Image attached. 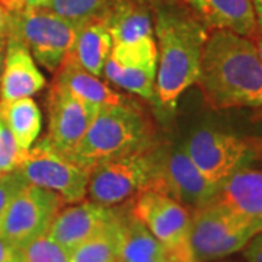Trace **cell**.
Instances as JSON below:
<instances>
[{
	"mask_svg": "<svg viewBox=\"0 0 262 262\" xmlns=\"http://www.w3.org/2000/svg\"><path fill=\"white\" fill-rule=\"evenodd\" d=\"M50 0H0V3L5 6V9L9 10L10 13L24 12L29 9H39L47 8Z\"/></svg>",
	"mask_w": 262,
	"mask_h": 262,
	"instance_id": "4316f807",
	"label": "cell"
},
{
	"mask_svg": "<svg viewBox=\"0 0 262 262\" xmlns=\"http://www.w3.org/2000/svg\"><path fill=\"white\" fill-rule=\"evenodd\" d=\"M207 28L230 31L246 38L259 34L251 0H179Z\"/></svg>",
	"mask_w": 262,
	"mask_h": 262,
	"instance_id": "9a60e30c",
	"label": "cell"
},
{
	"mask_svg": "<svg viewBox=\"0 0 262 262\" xmlns=\"http://www.w3.org/2000/svg\"><path fill=\"white\" fill-rule=\"evenodd\" d=\"M253 42H255V47H256V51H258V56L261 58L262 61V34H258L256 37L252 39Z\"/></svg>",
	"mask_w": 262,
	"mask_h": 262,
	"instance_id": "836d02e7",
	"label": "cell"
},
{
	"mask_svg": "<svg viewBox=\"0 0 262 262\" xmlns=\"http://www.w3.org/2000/svg\"><path fill=\"white\" fill-rule=\"evenodd\" d=\"M253 120H255V121L262 122V106H259V108H258V111H256V114L253 115Z\"/></svg>",
	"mask_w": 262,
	"mask_h": 262,
	"instance_id": "e575fe53",
	"label": "cell"
},
{
	"mask_svg": "<svg viewBox=\"0 0 262 262\" xmlns=\"http://www.w3.org/2000/svg\"><path fill=\"white\" fill-rule=\"evenodd\" d=\"M0 120L22 150H29L41 133L42 115L32 98L0 101Z\"/></svg>",
	"mask_w": 262,
	"mask_h": 262,
	"instance_id": "ffe728a7",
	"label": "cell"
},
{
	"mask_svg": "<svg viewBox=\"0 0 262 262\" xmlns=\"http://www.w3.org/2000/svg\"><path fill=\"white\" fill-rule=\"evenodd\" d=\"M195 84L215 111L262 106V61L255 42L230 31L208 34Z\"/></svg>",
	"mask_w": 262,
	"mask_h": 262,
	"instance_id": "6da1fadb",
	"label": "cell"
},
{
	"mask_svg": "<svg viewBox=\"0 0 262 262\" xmlns=\"http://www.w3.org/2000/svg\"><path fill=\"white\" fill-rule=\"evenodd\" d=\"M79 28L47 8L10 13L9 37L19 39L34 60L53 73L70 54Z\"/></svg>",
	"mask_w": 262,
	"mask_h": 262,
	"instance_id": "8992f818",
	"label": "cell"
},
{
	"mask_svg": "<svg viewBox=\"0 0 262 262\" xmlns=\"http://www.w3.org/2000/svg\"><path fill=\"white\" fill-rule=\"evenodd\" d=\"M122 207L99 233L70 251V262H120L122 249Z\"/></svg>",
	"mask_w": 262,
	"mask_h": 262,
	"instance_id": "44dd1931",
	"label": "cell"
},
{
	"mask_svg": "<svg viewBox=\"0 0 262 262\" xmlns=\"http://www.w3.org/2000/svg\"><path fill=\"white\" fill-rule=\"evenodd\" d=\"M150 121L128 101L101 106L83 139L69 159L91 172L105 160L118 158L155 144Z\"/></svg>",
	"mask_w": 262,
	"mask_h": 262,
	"instance_id": "3957f363",
	"label": "cell"
},
{
	"mask_svg": "<svg viewBox=\"0 0 262 262\" xmlns=\"http://www.w3.org/2000/svg\"><path fill=\"white\" fill-rule=\"evenodd\" d=\"M44 86L46 77L38 70L28 48L16 38H8L0 80V101L32 98Z\"/></svg>",
	"mask_w": 262,
	"mask_h": 262,
	"instance_id": "5bb4252c",
	"label": "cell"
},
{
	"mask_svg": "<svg viewBox=\"0 0 262 262\" xmlns=\"http://www.w3.org/2000/svg\"><path fill=\"white\" fill-rule=\"evenodd\" d=\"M159 143L99 163L91 170L88 194L106 207H117L143 191H150L158 170Z\"/></svg>",
	"mask_w": 262,
	"mask_h": 262,
	"instance_id": "5b68a950",
	"label": "cell"
},
{
	"mask_svg": "<svg viewBox=\"0 0 262 262\" xmlns=\"http://www.w3.org/2000/svg\"><path fill=\"white\" fill-rule=\"evenodd\" d=\"M27 153L28 150L19 147L9 128L0 120V175L19 169Z\"/></svg>",
	"mask_w": 262,
	"mask_h": 262,
	"instance_id": "d4e9b609",
	"label": "cell"
},
{
	"mask_svg": "<svg viewBox=\"0 0 262 262\" xmlns=\"http://www.w3.org/2000/svg\"><path fill=\"white\" fill-rule=\"evenodd\" d=\"M48 133L46 139L61 155L70 156L86 134L101 106L72 94L54 80L48 94Z\"/></svg>",
	"mask_w": 262,
	"mask_h": 262,
	"instance_id": "7c38bea8",
	"label": "cell"
},
{
	"mask_svg": "<svg viewBox=\"0 0 262 262\" xmlns=\"http://www.w3.org/2000/svg\"><path fill=\"white\" fill-rule=\"evenodd\" d=\"M252 2L253 13H255V19H256V27L259 34H262V0H251Z\"/></svg>",
	"mask_w": 262,
	"mask_h": 262,
	"instance_id": "1f68e13d",
	"label": "cell"
},
{
	"mask_svg": "<svg viewBox=\"0 0 262 262\" xmlns=\"http://www.w3.org/2000/svg\"><path fill=\"white\" fill-rule=\"evenodd\" d=\"M102 22L113 38V46L155 37L153 10L130 0H114Z\"/></svg>",
	"mask_w": 262,
	"mask_h": 262,
	"instance_id": "e0dca14e",
	"label": "cell"
},
{
	"mask_svg": "<svg viewBox=\"0 0 262 262\" xmlns=\"http://www.w3.org/2000/svg\"><path fill=\"white\" fill-rule=\"evenodd\" d=\"M10 32V12L0 3V41H6Z\"/></svg>",
	"mask_w": 262,
	"mask_h": 262,
	"instance_id": "f546056e",
	"label": "cell"
},
{
	"mask_svg": "<svg viewBox=\"0 0 262 262\" xmlns=\"http://www.w3.org/2000/svg\"><path fill=\"white\" fill-rule=\"evenodd\" d=\"M19 170L29 184L56 192L69 204L83 201L88 194L91 172L57 151L46 137L28 150Z\"/></svg>",
	"mask_w": 262,
	"mask_h": 262,
	"instance_id": "ba28073f",
	"label": "cell"
},
{
	"mask_svg": "<svg viewBox=\"0 0 262 262\" xmlns=\"http://www.w3.org/2000/svg\"><path fill=\"white\" fill-rule=\"evenodd\" d=\"M114 0H50L47 9L82 27L88 22L103 20Z\"/></svg>",
	"mask_w": 262,
	"mask_h": 262,
	"instance_id": "603a6c76",
	"label": "cell"
},
{
	"mask_svg": "<svg viewBox=\"0 0 262 262\" xmlns=\"http://www.w3.org/2000/svg\"><path fill=\"white\" fill-rule=\"evenodd\" d=\"M0 262H19V251L0 236Z\"/></svg>",
	"mask_w": 262,
	"mask_h": 262,
	"instance_id": "f1b7e54d",
	"label": "cell"
},
{
	"mask_svg": "<svg viewBox=\"0 0 262 262\" xmlns=\"http://www.w3.org/2000/svg\"><path fill=\"white\" fill-rule=\"evenodd\" d=\"M63 200L56 192L29 184L8 208L0 227V236L15 248H22L48 233Z\"/></svg>",
	"mask_w": 262,
	"mask_h": 262,
	"instance_id": "8fae6325",
	"label": "cell"
},
{
	"mask_svg": "<svg viewBox=\"0 0 262 262\" xmlns=\"http://www.w3.org/2000/svg\"><path fill=\"white\" fill-rule=\"evenodd\" d=\"M27 185L29 182L19 169L0 175V227L12 201Z\"/></svg>",
	"mask_w": 262,
	"mask_h": 262,
	"instance_id": "484cf974",
	"label": "cell"
},
{
	"mask_svg": "<svg viewBox=\"0 0 262 262\" xmlns=\"http://www.w3.org/2000/svg\"><path fill=\"white\" fill-rule=\"evenodd\" d=\"M19 262H70V251L48 234L19 248Z\"/></svg>",
	"mask_w": 262,
	"mask_h": 262,
	"instance_id": "cb8c5ba5",
	"label": "cell"
},
{
	"mask_svg": "<svg viewBox=\"0 0 262 262\" xmlns=\"http://www.w3.org/2000/svg\"><path fill=\"white\" fill-rule=\"evenodd\" d=\"M158 46L156 99L173 110L182 94L196 83L208 28L181 2L153 9Z\"/></svg>",
	"mask_w": 262,
	"mask_h": 262,
	"instance_id": "7a4b0ae2",
	"label": "cell"
},
{
	"mask_svg": "<svg viewBox=\"0 0 262 262\" xmlns=\"http://www.w3.org/2000/svg\"><path fill=\"white\" fill-rule=\"evenodd\" d=\"M156 75H158V70L121 67V66L115 64L110 58L103 69V76L111 83L150 102L158 101L156 99Z\"/></svg>",
	"mask_w": 262,
	"mask_h": 262,
	"instance_id": "7402d4cb",
	"label": "cell"
},
{
	"mask_svg": "<svg viewBox=\"0 0 262 262\" xmlns=\"http://www.w3.org/2000/svg\"><path fill=\"white\" fill-rule=\"evenodd\" d=\"M54 80L63 84L80 99L94 103L96 106L117 105L125 101L124 96L117 94L106 83H103L98 76L89 73L70 54L66 57L64 61L58 67Z\"/></svg>",
	"mask_w": 262,
	"mask_h": 262,
	"instance_id": "ac0fdd59",
	"label": "cell"
},
{
	"mask_svg": "<svg viewBox=\"0 0 262 262\" xmlns=\"http://www.w3.org/2000/svg\"><path fill=\"white\" fill-rule=\"evenodd\" d=\"M118 214V207H106L95 201H80L60 210L48 236L66 249L73 251L79 245L99 233Z\"/></svg>",
	"mask_w": 262,
	"mask_h": 262,
	"instance_id": "4fadbf2b",
	"label": "cell"
},
{
	"mask_svg": "<svg viewBox=\"0 0 262 262\" xmlns=\"http://www.w3.org/2000/svg\"><path fill=\"white\" fill-rule=\"evenodd\" d=\"M182 147L203 177L215 187L251 163L246 139L210 127L194 131Z\"/></svg>",
	"mask_w": 262,
	"mask_h": 262,
	"instance_id": "30bf717a",
	"label": "cell"
},
{
	"mask_svg": "<svg viewBox=\"0 0 262 262\" xmlns=\"http://www.w3.org/2000/svg\"><path fill=\"white\" fill-rule=\"evenodd\" d=\"M259 232L262 219L237 213L219 203L191 211L189 245L196 262L215 261L237 252Z\"/></svg>",
	"mask_w": 262,
	"mask_h": 262,
	"instance_id": "277c9868",
	"label": "cell"
},
{
	"mask_svg": "<svg viewBox=\"0 0 262 262\" xmlns=\"http://www.w3.org/2000/svg\"><path fill=\"white\" fill-rule=\"evenodd\" d=\"M214 203L249 217L262 219V169L244 166L225 179Z\"/></svg>",
	"mask_w": 262,
	"mask_h": 262,
	"instance_id": "2e32d148",
	"label": "cell"
},
{
	"mask_svg": "<svg viewBox=\"0 0 262 262\" xmlns=\"http://www.w3.org/2000/svg\"><path fill=\"white\" fill-rule=\"evenodd\" d=\"M130 210L177 262H196L189 245L191 211L170 196L143 191L133 198Z\"/></svg>",
	"mask_w": 262,
	"mask_h": 262,
	"instance_id": "52a82bcc",
	"label": "cell"
},
{
	"mask_svg": "<svg viewBox=\"0 0 262 262\" xmlns=\"http://www.w3.org/2000/svg\"><path fill=\"white\" fill-rule=\"evenodd\" d=\"M113 51V38L102 20L88 22L79 28L70 56L89 73L101 77Z\"/></svg>",
	"mask_w": 262,
	"mask_h": 262,
	"instance_id": "d6986e66",
	"label": "cell"
},
{
	"mask_svg": "<svg viewBox=\"0 0 262 262\" xmlns=\"http://www.w3.org/2000/svg\"><path fill=\"white\" fill-rule=\"evenodd\" d=\"M130 2H134V3H139V5H143L149 9H156L159 6H163V5H168V3H175V2H179V0H130Z\"/></svg>",
	"mask_w": 262,
	"mask_h": 262,
	"instance_id": "4dcf8cb0",
	"label": "cell"
},
{
	"mask_svg": "<svg viewBox=\"0 0 262 262\" xmlns=\"http://www.w3.org/2000/svg\"><path fill=\"white\" fill-rule=\"evenodd\" d=\"M6 41H0V80L3 73V63H5V51H6Z\"/></svg>",
	"mask_w": 262,
	"mask_h": 262,
	"instance_id": "d6a6232c",
	"label": "cell"
},
{
	"mask_svg": "<svg viewBox=\"0 0 262 262\" xmlns=\"http://www.w3.org/2000/svg\"><path fill=\"white\" fill-rule=\"evenodd\" d=\"M150 191L170 196L189 211L213 204L219 187L210 184L184 147L160 144L158 170Z\"/></svg>",
	"mask_w": 262,
	"mask_h": 262,
	"instance_id": "9c48e42d",
	"label": "cell"
},
{
	"mask_svg": "<svg viewBox=\"0 0 262 262\" xmlns=\"http://www.w3.org/2000/svg\"><path fill=\"white\" fill-rule=\"evenodd\" d=\"M245 258L248 262H262V232L255 234L245 246Z\"/></svg>",
	"mask_w": 262,
	"mask_h": 262,
	"instance_id": "83f0119b",
	"label": "cell"
}]
</instances>
